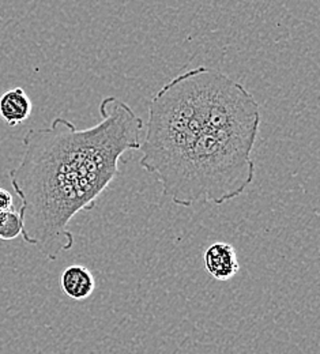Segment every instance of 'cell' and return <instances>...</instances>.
Masks as SVG:
<instances>
[{
	"label": "cell",
	"mask_w": 320,
	"mask_h": 354,
	"mask_svg": "<svg viewBox=\"0 0 320 354\" xmlns=\"http://www.w3.org/2000/svg\"><path fill=\"white\" fill-rule=\"evenodd\" d=\"M100 115L101 120L85 130L64 118L29 130L22 161L8 174L22 202L21 234L49 261L73 248L68 223L92 210L117 176L123 154L140 147L143 120L129 104L106 97Z\"/></svg>",
	"instance_id": "obj_1"
},
{
	"label": "cell",
	"mask_w": 320,
	"mask_h": 354,
	"mask_svg": "<svg viewBox=\"0 0 320 354\" xmlns=\"http://www.w3.org/2000/svg\"><path fill=\"white\" fill-rule=\"evenodd\" d=\"M254 146L224 133L202 131L183 160L160 180L162 194L183 207L227 203L254 181Z\"/></svg>",
	"instance_id": "obj_2"
},
{
	"label": "cell",
	"mask_w": 320,
	"mask_h": 354,
	"mask_svg": "<svg viewBox=\"0 0 320 354\" xmlns=\"http://www.w3.org/2000/svg\"><path fill=\"white\" fill-rule=\"evenodd\" d=\"M202 131L191 75L185 71L160 88L150 101L139 165L161 180L183 160Z\"/></svg>",
	"instance_id": "obj_3"
},
{
	"label": "cell",
	"mask_w": 320,
	"mask_h": 354,
	"mask_svg": "<svg viewBox=\"0 0 320 354\" xmlns=\"http://www.w3.org/2000/svg\"><path fill=\"white\" fill-rule=\"evenodd\" d=\"M189 75L203 131L224 133L255 145L261 126L255 97L214 68L196 67L189 70Z\"/></svg>",
	"instance_id": "obj_4"
},
{
	"label": "cell",
	"mask_w": 320,
	"mask_h": 354,
	"mask_svg": "<svg viewBox=\"0 0 320 354\" xmlns=\"http://www.w3.org/2000/svg\"><path fill=\"white\" fill-rule=\"evenodd\" d=\"M203 261L209 275L217 281H229L240 270L234 247L223 241L211 244L205 251Z\"/></svg>",
	"instance_id": "obj_5"
},
{
	"label": "cell",
	"mask_w": 320,
	"mask_h": 354,
	"mask_svg": "<svg viewBox=\"0 0 320 354\" xmlns=\"http://www.w3.org/2000/svg\"><path fill=\"white\" fill-rule=\"evenodd\" d=\"M60 286L63 293L71 300L85 301L94 293L95 279L88 267L68 266L60 277Z\"/></svg>",
	"instance_id": "obj_6"
},
{
	"label": "cell",
	"mask_w": 320,
	"mask_h": 354,
	"mask_svg": "<svg viewBox=\"0 0 320 354\" xmlns=\"http://www.w3.org/2000/svg\"><path fill=\"white\" fill-rule=\"evenodd\" d=\"M33 104L22 88H11L0 97V118L11 127L26 122L32 115Z\"/></svg>",
	"instance_id": "obj_7"
},
{
	"label": "cell",
	"mask_w": 320,
	"mask_h": 354,
	"mask_svg": "<svg viewBox=\"0 0 320 354\" xmlns=\"http://www.w3.org/2000/svg\"><path fill=\"white\" fill-rule=\"evenodd\" d=\"M22 232V222L19 212L8 210L0 214V239L1 240H12L18 237Z\"/></svg>",
	"instance_id": "obj_8"
},
{
	"label": "cell",
	"mask_w": 320,
	"mask_h": 354,
	"mask_svg": "<svg viewBox=\"0 0 320 354\" xmlns=\"http://www.w3.org/2000/svg\"><path fill=\"white\" fill-rule=\"evenodd\" d=\"M8 210H14L12 198H11V195L6 189L0 188V214L6 213Z\"/></svg>",
	"instance_id": "obj_9"
}]
</instances>
